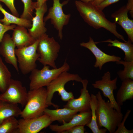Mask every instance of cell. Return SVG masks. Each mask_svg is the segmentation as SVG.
Here are the masks:
<instances>
[{
  "instance_id": "obj_1",
  "label": "cell",
  "mask_w": 133,
  "mask_h": 133,
  "mask_svg": "<svg viewBox=\"0 0 133 133\" xmlns=\"http://www.w3.org/2000/svg\"><path fill=\"white\" fill-rule=\"evenodd\" d=\"M75 4L80 16L89 26L96 29L104 28L118 38L125 42L127 41L123 36L117 32L116 23L108 20L102 11L96 6L90 2H84L80 0H76Z\"/></svg>"
},
{
  "instance_id": "obj_2",
  "label": "cell",
  "mask_w": 133,
  "mask_h": 133,
  "mask_svg": "<svg viewBox=\"0 0 133 133\" xmlns=\"http://www.w3.org/2000/svg\"><path fill=\"white\" fill-rule=\"evenodd\" d=\"M97 106L96 110V120L99 127H103L110 133H114L123 118L121 112L116 110L109 100L103 99L100 92L96 95Z\"/></svg>"
},
{
  "instance_id": "obj_3",
  "label": "cell",
  "mask_w": 133,
  "mask_h": 133,
  "mask_svg": "<svg viewBox=\"0 0 133 133\" xmlns=\"http://www.w3.org/2000/svg\"><path fill=\"white\" fill-rule=\"evenodd\" d=\"M82 80L78 74L70 73L67 71L62 73L46 86L47 105L48 106L52 105L56 108L58 107V106L51 101L54 94L56 92H58L63 101H68L74 98L72 92L67 91L65 89V86L69 81H75L81 82Z\"/></svg>"
},
{
  "instance_id": "obj_4",
  "label": "cell",
  "mask_w": 133,
  "mask_h": 133,
  "mask_svg": "<svg viewBox=\"0 0 133 133\" xmlns=\"http://www.w3.org/2000/svg\"><path fill=\"white\" fill-rule=\"evenodd\" d=\"M47 97L46 88L44 87L30 90L28 92L26 103L21 112V117L26 119L43 115L45 110L48 106L46 103Z\"/></svg>"
},
{
  "instance_id": "obj_5",
  "label": "cell",
  "mask_w": 133,
  "mask_h": 133,
  "mask_svg": "<svg viewBox=\"0 0 133 133\" xmlns=\"http://www.w3.org/2000/svg\"><path fill=\"white\" fill-rule=\"evenodd\" d=\"M59 43L53 37H50L46 33L39 38L37 52L38 61L43 66L48 65L53 68H57L55 61L60 49Z\"/></svg>"
},
{
  "instance_id": "obj_6",
  "label": "cell",
  "mask_w": 133,
  "mask_h": 133,
  "mask_svg": "<svg viewBox=\"0 0 133 133\" xmlns=\"http://www.w3.org/2000/svg\"><path fill=\"white\" fill-rule=\"evenodd\" d=\"M70 66L66 60L63 65L59 68L50 69L48 65L44 66L39 70L35 68L31 72L29 77L30 90L38 89L47 86L62 73L68 71Z\"/></svg>"
},
{
  "instance_id": "obj_7",
  "label": "cell",
  "mask_w": 133,
  "mask_h": 133,
  "mask_svg": "<svg viewBox=\"0 0 133 133\" xmlns=\"http://www.w3.org/2000/svg\"><path fill=\"white\" fill-rule=\"evenodd\" d=\"M39 40V38L36 39L30 45L15 49L18 68L23 75L28 74L36 68V62L39 56L37 50Z\"/></svg>"
},
{
  "instance_id": "obj_8",
  "label": "cell",
  "mask_w": 133,
  "mask_h": 133,
  "mask_svg": "<svg viewBox=\"0 0 133 133\" xmlns=\"http://www.w3.org/2000/svg\"><path fill=\"white\" fill-rule=\"evenodd\" d=\"M53 0V6L49 9L47 15L44 17V21L45 22L50 20L51 23L58 31L59 39L62 40L63 27L68 24L71 17L70 14H66L64 13L62 8L69 0L65 1L62 3L60 2V0Z\"/></svg>"
},
{
  "instance_id": "obj_9",
  "label": "cell",
  "mask_w": 133,
  "mask_h": 133,
  "mask_svg": "<svg viewBox=\"0 0 133 133\" xmlns=\"http://www.w3.org/2000/svg\"><path fill=\"white\" fill-rule=\"evenodd\" d=\"M28 92L19 80L12 79L6 91L0 94V100L14 104H20L23 107L27 100Z\"/></svg>"
},
{
  "instance_id": "obj_10",
  "label": "cell",
  "mask_w": 133,
  "mask_h": 133,
  "mask_svg": "<svg viewBox=\"0 0 133 133\" xmlns=\"http://www.w3.org/2000/svg\"><path fill=\"white\" fill-rule=\"evenodd\" d=\"M117 79L116 77L111 80L110 73L108 71L101 77V80L96 81L92 85L94 88L101 90L103 96L108 98L114 108L117 111L121 112V107L117 103L114 94V91L117 88Z\"/></svg>"
},
{
  "instance_id": "obj_11",
  "label": "cell",
  "mask_w": 133,
  "mask_h": 133,
  "mask_svg": "<svg viewBox=\"0 0 133 133\" xmlns=\"http://www.w3.org/2000/svg\"><path fill=\"white\" fill-rule=\"evenodd\" d=\"M52 122L49 116L45 114L32 118L20 119L18 120L19 133H37Z\"/></svg>"
},
{
  "instance_id": "obj_12",
  "label": "cell",
  "mask_w": 133,
  "mask_h": 133,
  "mask_svg": "<svg viewBox=\"0 0 133 133\" xmlns=\"http://www.w3.org/2000/svg\"><path fill=\"white\" fill-rule=\"evenodd\" d=\"M83 87L80 90L81 95L78 98L71 99L68 101L64 107L80 112L91 110V95L87 89L88 81L87 79H82L81 82Z\"/></svg>"
},
{
  "instance_id": "obj_13",
  "label": "cell",
  "mask_w": 133,
  "mask_h": 133,
  "mask_svg": "<svg viewBox=\"0 0 133 133\" xmlns=\"http://www.w3.org/2000/svg\"><path fill=\"white\" fill-rule=\"evenodd\" d=\"M80 45L89 50L93 54L96 59L94 66L99 67L100 70L105 63L109 62H116L121 60L119 57L114 55H109L102 51L97 47L93 39L91 37H89L88 42H82L80 44Z\"/></svg>"
},
{
  "instance_id": "obj_14",
  "label": "cell",
  "mask_w": 133,
  "mask_h": 133,
  "mask_svg": "<svg viewBox=\"0 0 133 133\" xmlns=\"http://www.w3.org/2000/svg\"><path fill=\"white\" fill-rule=\"evenodd\" d=\"M47 9V2L43 3L40 7H37L35 9V16L32 19V27L30 28H28V30L29 33L35 40L40 38L46 33L47 31L44 18Z\"/></svg>"
},
{
  "instance_id": "obj_15",
  "label": "cell",
  "mask_w": 133,
  "mask_h": 133,
  "mask_svg": "<svg viewBox=\"0 0 133 133\" xmlns=\"http://www.w3.org/2000/svg\"><path fill=\"white\" fill-rule=\"evenodd\" d=\"M16 47L10 35L5 33L0 44V54L6 63L12 65L18 72L19 68L15 51Z\"/></svg>"
},
{
  "instance_id": "obj_16",
  "label": "cell",
  "mask_w": 133,
  "mask_h": 133,
  "mask_svg": "<svg viewBox=\"0 0 133 133\" xmlns=\"http://www.w3.org/2000/svg\"><path fill=\"white\" fill-rule=\"evenodd\" d=\"M91 116V110L80 112L75 114L68 122L64 121L62 122L63 124L61 125H50V128L52 131L61 133L75 126L86 125L90 122Z\"/></svg>"
},
{
  "instance_id": "obj_17",
  "label": "cell",
  "mask_w": 133,
  "mask_h": 133,
  "mask_svg": "<svg viewBox=\"0 0 133 133\" xmlns=\"http://www.w3.org/2000/svg\"><path fill=\"white\" fill-rule=\"evenodd\" d=\"M129 11L126 5L124 6L115 11L111 15L115 22L120 25L127 34L128 38L133 42V20L128 16Z\"/></svg>"
},
{
  "instance_id": "obj_18",
  "label": "cell",
  "mask_w": 133,
  "mask_h": 133,
  "mask_svg": "<svg viewBox=\"0 0 133 133\" xmlns=\"http://www.w3.org/2000/svg\"><path fill=\"white\" fill-rule=\"evenodd\" d=\"M13 30L11 37L17 48L30 45L36 40L24 26L17 25Z\"/></svg>"
},
{
  "instance_id": "obj_19",
  "label": "cell",
  "mask_w": 133,
  "mask_h": 133,
  "mask_svg": "<svg viewBox=\"0 0 133 133\" xmlns=\"http://www.w3.org/2000/svg\"><path fill=\"white\" fill-rule=\"evenodd\" d=\"M78 112L77 111L65 107L55 110L46 108L44 111V114L48 115L52 122L57 121L61 122L64 121L68 122Z\"/></svg>"
},
{
  "instance_id": "obj_20",
  "label": "cell",
  "mask_w": 133,
  "mask_h": 133,
  "mask_svg": "<svg viewBox=\"0 0 133 133\" xmlns=\"http://www.w3.org/2000/svg\"><path fill=\"white\" fill-rule=\"evenodd\" d=\"M132 40L128 38V41L124 42L119 41L116 39L112 40L109 39L107 40L95 42L96 44L100 43L108 42L109 47H114L121 49L124 52L125 56L124 61L127 62L133 61V45Z\"/></svg>"
},
{
  "instance_id": "obj_21",
  "label": "cell",
  "mask_w": 133,
  "mask_h": 133,
  "mask_svg": "<svg viewBox=\"0 0 133 133\" xmlns=\"http://www.w3.org/2000/svg\"><path fill=\"white\" fill-rule=\"evenodd\" d=\"M133 98V80H125L122 81L121 85L118 90L116 96V101L121 106L123 102Z\"/></svg>"
},
{
  "instance_id": "obj_22",
  "label": "cell",
  "mask_w": 133,
  "mask_h": 133,
  "mask_svg": "<svg viewBox=\"0 0 133 133\" xmlns=\"http://www.w3.org/2000/svg\"><path fill=\"white\" fill-rule=\"evenodd\" d=\"M0 11L3 15L4 18L0 19V22L3 24L10 25L11 24L30 28L32 26L31 20L19 18L7 12L3 7L0 2Z\"/></svg>"
},
{
  "instance_id": "obj_23",
  "label": "cell",
  "mask_w": 133,
  "mask_h": 133,
  "mask_svg": "<svg viewBox=\"0 0 133 133\" xmlns=\"http://www.w3.org/2000/svg\"><path fill=\"white\" fill-rule=\"evenodd\" d=\"M21 111L17 104L0 100V124L9 117H18Z\"/></svg>"
},
{
  "instance_id": "obj_24",
  "label": "cell",
  "mask_w": 133,
  "mask_h": 133,
  "mask_svg": "<svg viewBox=\"0 0 133 133\" xmlns=\"http://www.w3.org/2000/svg\"><path fill=\"white\" fill-rule=\"evenodd\" d=\"M90 103L92 116L90 122L86 125L89 128L93 133H105L107 130L105 128H100L99 127L97 122L96 110L97 106V99L96 95L92 94Z\"/></svg>"
},
{
  "instance_id": "obj_25",
  "label": "cell",
  "mask_w": 133,
  "mask_h": 133,
  "mask_svg": "<svg viewBox=\"0 0 133 133\" xmlns=\"http://www.w3.org/2000/svg\"><path fill=\"white\" fill-rule=\"evenodd\" d=\"M11 77V72L0 56V92L1 93L4 92L7 89Z\"/></svg>"
},
{
  "instance_id": "obj_26",
  "label": "cell",
  "mask_w": 133,
  "mask_h": 133,
  "mask_svg": "<svg viewBox=\"0 0 133 133\" xmlns=\"http://www.w3.org/2000/svg\"><path fill=\"white\" fill-rule=\"evenodd\" d=\"M0 133H19L18 120L11 116L4 120L0 124Z\"/></svg>"
},
{
  "instance_id": "obj_27",
  "label": "cell",
  "mask_w": 133,
  "mask_h": 133,
  "mask_svg": "<svg viewBox=\"0 0 133 133\" xmlns=\"http://www.w3.org/2000/svg\"><path fill=\"white\" fill-rule=\"evenodd\" d=\"M116 63L117 64L122 65L124 66L123 70H120L117 72L122 81L127 79L133 80V61L127 62L120 60Z\"/></svg>"
},
{
  "instance_id": "obj_28",
  "label": "cell",
  "mask_w": 133,
  "mask_h": 133,
  "mask_svg": "<svg viewBox=\"0 0 133 133\" xmlns=\"http://www.w3.org/2000/svg\"><path fill=\"white\" fill-rule=\"evenodd\" d=\"M21 0L24 4V8L20 17L31 20L33 11L37 7V2H33L32 0Z\"/></svg>"
},
{
  "instance_id": "obj_29",
  "label": "cell",
  "mask_w": 133,
  "mask_h": 133,
  "mask_svg": "<svg viewBox=\"0 0 133 133\" xmlns=\"http://www.w3.org/2000/svg\"><path fill=\"white\" fill-rule=\"evenodd\" d=\"M131 110H127L121 122L117 126V128L114 133H133V129L128 130L125 127V123L128 117Z\"/></svg>"
},
{
  "instance_id": "obj_30",
  "label": "cell",
  "mask_w": 133,
  "mask_h": 133,
  "mask_svg": "<svg viewBox=\"0 0 133 133\" xmlns=\"http://www.w3.org/2000/svg\"><path fill=\"white\" fill-rule=\"evenodd\" d=\"M14 0H0V2H3L6 6L13 15L18 17L19 14L15 6Z\"/></svg>"
},
{
  "instance_id": "obj_31",
  "label": "cell",
  "mask_w": 133,
  "mask_h": 133,
  "mask_svg": "<svg viewBox=\"0 0 133 133\" xmlns=\"http://www.w3.org/2000/svg\"><path fill=\"white\" fill-rule=\"evenodd\" d=\"M16 26L14 24L8 26L5 25L0 21V44L6 32L9 30H13Z\"/></svg>"
},
{
  "instance_id": "obj_32",
  "label": "cell",
  "mask_w": 133,
  "mask_h": 133,
  "mask_svg": "<svg viewBox=\"0 0 133 133\" xmlns=\"http://www.w3.org/2000/svg\"><path fill=\"white\" fill-rule=\"evenodd\" d=\"M85 126L83 125L75 126L69 129L63 131L61 133H83L85 130Z\"/></svg>"
},
{
  "instance_id": "obj_33",
  "label": "cell",
  "mask_w": 133,
  "mask_h": 133,
  "mask_svg": "<svg viewBox=\"0 0 133 133\" xmlns=\"http://www.w3.org/2000/svg\"><path fill=\"white\" fill-rule=\"evenodd\" d=\"M119 0H104L98 5L96 6L100 10L102 11L106 7L116 3Z\"/></svg>"
},
{
  "instance_id": "obj_34",
  "label": "cell",
  "mask_w": 133,
  "mask_h": 133,
  "mask_svg": "<svg viewBox=\"0 0 133 133\" xmlns=\"http://www.w3.org/2000/svg\"><path fill=\"white\" fill-rule=\"evenodd\" d=\"M126 6L132 18L133 17V0H128Z\"/></svg>"
},
{
  "instance_id": "obj_35",
  "label": "cell",
  "mask_w": 133,
  "mask_h": 133,
  "mask_svg": "<svg viewBox=\"0 0 133 133\" xmlns=\"http://www.w3.org/2000/svg\"><path fill=\"white\" fill-rule=\"evenodd\" d=\"M84 2H90L93 5L97 6L99 4L104 0H80Z\"/></svg>"
},
{
  "instance_id": "obj_36",
  "label": "cell",
  "mask_w": 133,
  "mask_h": 133,
  "mask_svg": "<svg viewBox=\"0 0 133 133\" xmlns=\"http://www.w3.org/2000/svg\"><path fill=\"white\" fill-rule=\"evenodd\" d=\"M48 0H37V7H40Z\"/></svg>"
}]
</instances>
